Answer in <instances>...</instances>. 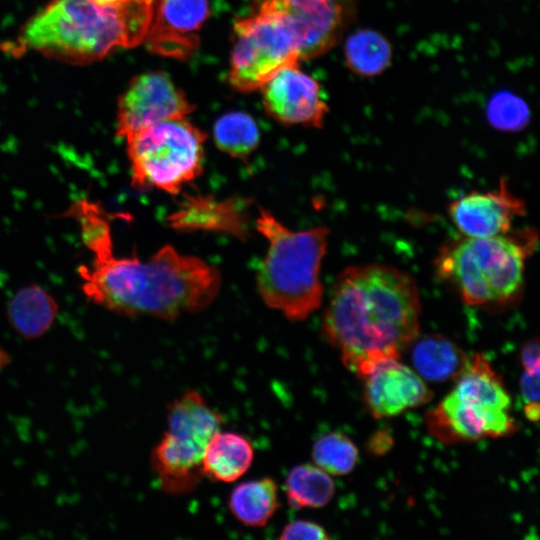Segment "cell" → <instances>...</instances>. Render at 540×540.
Here are the masks:
<instances>
[{
	"label": "cell",
	"mask_w": 540,
	"mask_h": 540,
	"mask_svg": "<svg viewBox=\"0 0 540 540\" xmlns=\"http://www.w3.org/2000/svg\"><path fill=\"white\" fill-rule=\"evenodd\" d=\"M358 455L353 441L339 431L320 436L312 447L315 465L334 476L349 474L357 463Z\"/></svg>",
	"instance_id": "cell-24"
},
{
	"label": "cell",
	"mask_w": 540,
	"mask_h": 540,
	"mask_svg": "<svg viewBox=\"0 0 540 540\" xmlns=\"http://www.w3.org/2000/svg\"><path fill=\"white\" fill-rule=\"evenodd\" d=\"M447 211L463 236L491 237L510 231L513 220L525 214L526 205L501 179L497 189L464 194L453 200Z\"/></svg>",
	"instance_id": "cell-12"
},
{
	"label": "cell",
	"mask_w": 540,
	"mask_h": 540,
	"mask_svg": "<svg viewBox=\"0 0 540 540\" xmlns=\"http://www.w3.org/2000/svg\"><path fill=\"white\" fill-rule=\"evenodd\" d=\"M329 538L322 526L310 520L289 522L279 536L281 540H326Z\"/></svg>",
	"instance_id": "cell-26"
},
{
	"label": "cell",
	"mask_w": 540,
	"mask_h": 540,
	"mask_svg": "<svg viewBox=\"0 0 540 540\" xmlns=\"http://www.w3.org/2000/svg\"><path fill=\"white\" fill-rule=\"evenodd\" d=\"M290 27L300 60L327 52L339 39L347 16L343 0H275Z\"/></svg>",
	"instance_id": "cell-14"
},
{
	"label": "cell",
	"mask_w": 540,
	"mask_h": 540,
	"mask_svg": "<svg viewBox=\"0 0 540 540\" xmlns=\"http://www.w3.org/2000/svg\"><path fill=\"white\" fill-rule=\"evenodd\" d=\"M125 139L137 189L175 195L202 173L207 135L186 116L161 121Z\"/></svg>",
	"instance_id": "cell-6"
},
{
	"label": "cell",
	"mask_w": 540,
	"mask_h": 540,
	"mask_svg": "<svg viewBox=\"0 0 540 540\" xmlns=\"http://www.w3.org/2000/svg\"><path fill=\"white\" fill-rule=\"evenodd\" d=\"M90 264L78 268L81 288L94 303L126 316L174 320L211 305L221 287L219 270L203 259L165 245L148 259L113 252L109 219L99 204H87L74 216Z\"/></svg>",
	"instance_id": "cell-1"
},
{
	"label": "cell",
	"mask_w": 540,
	"mask_h": 540,
	"mask_svg": "<svg viewBox=\"0 0 540 540\" xmlns=\"http://www.w3.org/2000/svg\"><path fill=\"white\" fill-rule=\"evenodd\" d=\"M255 224L268 243L256 275L261 299L290 321L305 320L322 303L320 270L329 229L293 231L264 208L258 209Z\"/></svg>",
	"instance_id": "cell-5"
},
{
	"label": "cell",
	"mask_w": 540,
	"mask_h": 540,
	"mask_svg": "<svg viewBox=\"0 0 540 540\" xmlns=\"http://www.w3.org/2000/svg\"><path fill=\"white\" fill-rule=\"evenodd\" d=\"M420 311L417 284L406 271L382 263L349 266L334 282L322 332L363 379L417 339Z\"/></svg>",
	"instance_id": "cell-2"
},
{
	"label": "cell",
	"mask_w": 540,
	"mask_h": 540,
	"mask_svg": "<svg viewBox=\"0 0 540 540\" xmlns=\"http://www.w3.org/2000/svg\"><path fill=\"white\" fill-rule=\"evenodd\" d=\"M538 244L535 229L450 239L440 248L437 277L471 306L504 308L523 292L526 262Z\"/></svg>",
	"instance_id": "cell-4"
},
{
	"label": "cell",
	"mask_w": 540,
	"mask_h": 540,
	"mask_svg": "<svg viewBox=\"0 0 540 540\" xmlns=\"http://www.w3.org/2000/svg\"><path fill=\"white\" fill-rule=\"evenodd\" d=\"M6 362V355L4 352L0 349V368L3 367V365Z\"/></svg>",
	"instance_id": "cell-30"
},
{
	"label": "cell",
	"mask_w": 540,
	"mask_h": 540,
	"mask_svg": "<svg viewBox=\"0 0 540 540\" xmlns=\"http://www.w3.org/2000/svg\"><path fill=\"white\" fill-rule=\"evenodd\" d=\"M348 67L359 76L372 77L381 74L390 64L392 48L379 32L361 29L352 33L345 44Z\"/></svg>",
	"instance_id": "cell-22"
},
{
	"label": "cell",
	"mask_w": 540,
	"mask_h": 540,
	"mask_svg": "<svg viewBox=\"0 0 540 540\" xmlns=\"http://www.w3.org/2000/svg\"><path fill=\"white\" fill-rule=\"evenodd\" d=\"M237 201H216L211 197H188L181 208L171 214L170 226L178 230H218L238 237L245 236L246 219Z\"/></svg>",
	"instance_id": "cell-16"
},
{
	"label": "cell",
	"mask_w": 540,
	"mask_h": 540,
	"mask_svg": "<svg viewBox=\"0 0 540 540\" xmlns=\"http://www.w3.org/2000/svg\"><path fill=\"white\" fill-rule=\"evenodd\" d=\"M215 144L229 156L246 161L256 150L260 131L247 113L235 111L221 116L213 129Z\"/></svg>",
	"instance_id": "cell-23"
},
{
	"label": "cell",
	"mask_w": 540,
	"mask_h": 540,
	"mask_svg": "<svg viewBox=\"0 0 540 540\" xmlns=\"http://www.w3.org/2000/svg\"><path fill=\"white\" fill-rule=\"evenodd\" d=\"M521 364L524 371L534 373L540 372L539 367V342L537 338L527 341L520 353Z\"/></svg>",
	"instance_id": "cell-28"
},
{
	"label": "cell",
	"mask_w": 540,
	"mask_h": 540,
	"mask_svg": "<svg viewBox=\"0 0 540 540\" xmlns=\"http://www.w3.org/2000/svg\"><path fill=\"white\" fill-rule=\"evenodd\" d=\"M100 5H106V6H114L119 5L123 2H126L128 0H92Z\"/></svg>",
	"instance_id": "cell-29"
},
{
	"label": "cell",
	"mask_w": 540,
	"mask_h": 540,
	"mask_svg": "<svg viewBox=\"0 0 540 540\" xmlns=\"http://www.w3.org/2000/svg\"><path fill=\"white\" fill-rule=\"evenodd\" d=\"M230 84L240 92L260 87L282 68L300 60L295 37L275 0L234 26Z\"/></svg>",
	"instance_id": "cell-8"
},
{
	"label": "cell",
	"mask_w": 540,
	"mask_h": 540,
	"mask_svg": "<svg viewBox=\"0 0 540 540\" xmlns=\"http://www.w3.org/2000/svg\"><path fill=\"white\" fill-rule=\"evenodd\" d=\"M279 505L278 486L268 477L240 483L228 499L232 515L248 527L265 526Z\"/></svg>",
	"instance_id": "cell-20"
},
{
	"label": "cell",
	"mask_w": 540,
	"mask_h": 540,
	"mask_svg": "<svg viewBox=\"0 0 540 540\" xmlns=\"http://www.w3.org/2000/svg\"><path fill=\"white\" fill-rule=\"evenodd\" d=\"M469 357L450 339L430 334L414 343L411 360L422 379L443 382L456 379Z\"/></svg>",
	"instance_id": "cell-18"
},
{
	"label": "cell",
	"mask_w": 540,
	"mask_h": 540,
	"mask_svg": "<svg viewBox=\"0 0 540 540\" xmlns=\"http://www.w3.org/2000/svg\"><path fill=\"white\" fill-rule=\"evenodd\" d=\"M363 380L364 400L377 419L399 415L432 398L419 374L398 360L379 365Z\"/></svg>",
	"instance_id": "cell-15"
},
{
	"label": "cell",
	"mask_w": 540,
	"mask_h": 540,
	"mask_svg": "<svg viewBox=\"0 0 540 540\" xmlns=\"http://www.w3.org/2000/svg\"><path fill=\"white\" fill-rule=\"evenodd\" d=\"M289 505L294 509L326 506L335 492L330 475L316 465L301 464L293 467L284 483Z\"/></svg>",
	"instance_id": "cell-21"
},
{
	"label": "cell",
	"mask_w": 540,
	"mask_h": 540,
	"mask_svg": "<svg viewBox=\"0 0 540 540\" xmlns=\"http://www.w3.org/2000/svg\"><path fill=\"white\" fill-rule=\"evenodd\" d=\"M208 15L207 0H156L144 42L156 54L187 59L199 46L198 33Z\"/></svg>",
	"instance_id": "cell-13"
},
{
	"label": "cell",
	"mask_w": 540,
	"mask_h": 540,
	"mask_svg": "<svg viewBox=\"0 0 540 540\" xmlns=\"http://www.w3.org/2000/svg\"><path fill=\"white\" fill-rule=\"evenodd\" d=\"M490 123L503 131H518L528 120L527 107L521 100L508 95H499L488 109Z\"/></svg>",
	"instance_id": "cell-25"
},
{
	"label": "cell",
	"mask_w": 540,
	"mask_h": 540,
	"mask_svg": "<svg viewBox=\"0 0 540 540\" xmlns=\"http://www.w3.org/2000/svg\"><path fill=\"white\" fill-rule=\"evenodd\" d=\"M426 422L429 432L445 443L508 436L516 430L510 411L458 396L453 391L428 412Z\"/></svg>",
	"instance_id": "cell-10"
},
{
	"label": "cell",
	"mask_w": 540,
	"mask_h": 540,
	"mask_svg": "<svg viewBox=\"0 0 540 540\" xmlns=\"http://www.w3.org/2000/svg\"><path fill=\"white\" fill-rule=\"evenodd\" d=\"M267 113L285 125L320 128L328 111L319 84L298 63L276 72L261 87Z\"/></svg>",
	"instance_id": "cell-11"
},
{
	"label": "cell",
	"mask_w": 540,
	"mask_h": 540,
	"mask_svg": "<svg viewBox=\"0 0 540 540\" xmlns=\"http://www.w3.org/2000/svg\"><path fill=\"white\" fill-rule=\"evenodd\" d=\"M193 110L194 105L168 74L143 73L132 79L119 98L116 134L125 138L161 121L185 117Z\"/></svg>",
	"instance_id": "cell-9"
},
{
	"label": "cell",
	"mask_w": 540,
	"mask_h": 540,
	"mask_svg": "<svg viewBox=\"0 0 540 540\" xmlns=\"http://www.w3.org/2000/svg\"><path fill=\"white\" fill-rule=\"evenodd\" d=\"M222 416L204 397L188 390L167 406V429L151 453V466L162 491L181 496L201 483L202 458Z\"/></svg>",
	"instance_id": "cell-7"
},
{
	"label": "cell",
	"mask_w": 540,
	"mask_h": 540,
	"mask_svg": "<svg viewBox=\"0 0 540 540\" xmlns=\"http://www.w3.org/2000/svg\"><path fill=\"white\" fill-rule=\"evenodd\" d=\"M156 0L100 5L92 0H53L21 29L10 51L28 50L73 64L102 59L118 47H135L149 31Z\"/></svg>",
	"instance_id": "cell-3"
},
{
	"label": "cell",
	"mask_w": 540,
	"mask_h": 540,
	"mask_svg": "<svg viewBox=\"0 0 540 540\" xmlns=\"http://www.w3.org/2000/svg\"><path fill=\"white\" fill-rule=\"evenodd\" d=\"M520 392L525 405L539 404V372L524 371L520 379Z\"/></svg>",
	"instance_id": "cell-27"
},
{
	"label": "cell",
	"mask_w": 540,
	"mask_h": 540,
	"mask_svg": "<svg viewBox=\"0 0 540 540\" xmlns=\"http://www.w3.org/2000/svg\"><path fill=\"white\" fill-rule=\"evenodd\" d=\"M58 305L54 298L38 285L21 288L8 304V316L15 330L25 338H36L54 322Z\"/></svg>",
	"instance_id": "cell-19"
},
{
	"label": "cell",
	"mask_w": 540,
	"mask_h": 540,
	"mask_svg": "<svg viewBox=\"0 0 540 540\" xmlns=\"http://www.w3.org/2000/svg\"><path fill=\"white\" fill-rule=\"evenodd\" d=\"M254 458L251 442L235 432L217 431L206 445L202 458L204 477L215 482L236 481L250 468Z\"/></svg>",
	"instance_id": "cell-17"
}]
</instances>
